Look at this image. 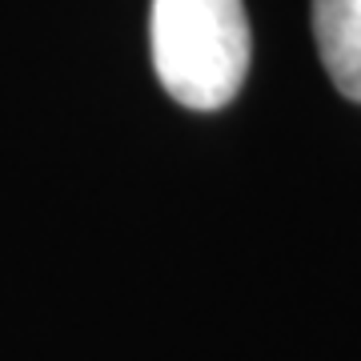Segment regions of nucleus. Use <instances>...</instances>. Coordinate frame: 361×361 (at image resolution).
I'll use <instances>...</instances> for the list:
<instances>
[{
	"label": "nucleus",
	"instance_id": "obj_2",
	"mask_svg": "<svg viewBox=\"0 0 361 361\" xmlns=\"http://www.w3.org/2000/svg\"><path fill=\"white\" fill-rule=\"evenodd\" d=\"M313 37L341 97L361 101V0H313Z\"/></svg>",
	"mask_w": 361,
	"mask_h": 361
},
{
	"label": "nucleus",
	"instance_id": "obj_1",
	"mask_svg": "<svg viewBox=\"0 0 361 361\" xmlns=\"http://www.w3.org/2000/svg\"><path fill=\"white\" fill-rule=\"evenodd\" d=\"M153 68L165 92L193 113H213L249 73V16L241 0H153Z\"/></svg>",
	"mask_w": 361,
	"mask_h": 361
}]
</instances>
